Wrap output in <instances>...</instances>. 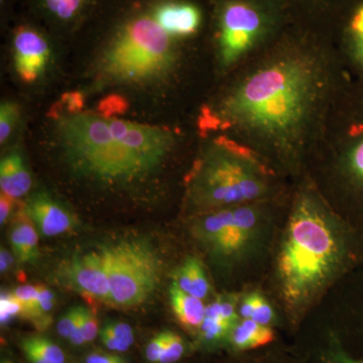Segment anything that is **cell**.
<instances>
[{"mask_svg": "<svg viewBox=\"0 0 363 363\" xmlns=\"http://www.w3.org/2000/svg\"><path fill=\"white\" fill-rule=\"evenodd\" d=\"M85 363H128L123 357L104 351H92L85 358Z\"/></svg>", "mask_w": 363, "mask_h": 363, "instance_id": "obj_37", "label": "cell"}, {"mask_svg": "<svg viewBox=\"0 0 363 363\" xmlns=\"http://www.w3.org/2000/svg\"><path fill=\"white\" fill-rule=\"evenodd\" d=\"M240 314L242 319H252L264 326H269L274 317L272 306L259 293L250 294L243 298L240 306Z\"/></svg>", "mask_w": 363, "mask_h": 363, "instance_id": "obj_21", "label": "cell"}, {"mask_svg": "<svg viewBox=\"0 0 363 363\" xmlns=\"http://www.w3.org/2000/svg\"><path fill=\"white\" fill-rule=\"evenodd\" d=\"M21 345L30 363H65L62 348L44 336H28Z\"/></svg>", "mask_w": 363, "mask_h": 363, "instance_id": "obj_20", "label": "cell"}, {"mask_svg": "<svg viewBox=\"0 0 363 363\" xmlns=\"http://www.w3.org/2000/svg\"><path fill=\"white\" fill-rule=\"evenodd\" d=\"M235 298H220L206 307V316L220 319L234 327L238 323V314L235 310Z\"/></svg>", "mask_w": 363, "mask_h": 363, "instance_id": "obj_24", "label": "cell"}, {"mask_svg": "<svg viewBox=\"0 0 363 363\" xmlns=\"http://www.w3.org/2000/svg\"><path fill=\"white\" fill-rule=\"evenodd\" d=\"M39 306L40 313V331L45 330L52 323L51 311L55 307V295L47 286L39 285Z\"/></svg>", "mask_w": 363, "mask_h": 363, "instance_id": "obj_28", "label": "cell"}, {"mask_svg": "<svg viewBox=\"0 0 363 363\" xmlns=\"http://www.w3.org/2000/svg\"><path fill=\"white\" fill-rule=\"evenodd\" d=\"M100 337H101L102 343L108 348L109 350L117 351V352H125L130 350V345L123 342L121 339L117 338L111 330L104 326L100 331Z\"/></svg>", "mask_w": 363, "mask_h": 363, "instance_id": "obj_36", "label": "cell"}, {"mask_svg": "<svg viewBox=\"0 0 363 363\" xmlns=\"http://www.w3.org/2000/svg\"><path fill=\"white\" fill-rule=\"evenodd\" d=\"M35 226L25 207L14 217L9 238L14 257L21 264L33 262L39 257V235Z\"/></svg>", "mask_w": 363, "mask_h": 363, "instance_id": "obj_15", "label": "cell"}, {"mask_svg": "<svg viewBox=\"0 0 363 363\" xmlns=\"http://www.w3.org/2000/svg\"><path fill=\"white\" fill-rule=\"evenodd\" d=\"M0 363H14L13 360L9 359V358H4Z\"/></svg>", "mask_w": 363, "mask_h": 363, "instance_id": "obj_41", "label": "cell"}, {"mask_svg": "<svg viewBox=\"0 0 363 363\" xmlns=\"http://www.w3.org/2000/svg\"><path fill=\"white\" fill-rule=\"evenodd\" d=\"M71 285L92 300L111 305V290L100 252H90L72 259L68 269Z\"/></svg>", "mask_w": 363, "mask_h": 363, "instance_id": "obj_10", "label": "cell"}, {"mask_svg": "<svg viewBox=\"0 0 363 363\" xmlns=\"http://www.w3.org/2000/svg\"><path fill=\"white\" fill-rule=\"evenodd\" d=\"M108 330H111L117 338L128 343V345H133L135 343V335H133V328L130 325L123 323V322H108L104 325Z\"/></svg>", "mask_w": 363, "mask_h": 363, "instance_id": "obj_35", "label": "cell"}, {"mask_svg": "<svg viewBox=\"0 0 363 363\" xmlns=\"http://www.w3.org/2000/svg\"><path fill=\"white\" fill-rule=\"evenodd\" d=\"M25 209L40 233L47 238L65 233L75 225L70 212L45 193L33 196Z\"/></svg>", "mask_w": 363, "mask_h": 363, "instance_id": "obj_13", "label": "cell"}, {"mask_svg": "<svg viewBox=\"0 0 363 363\" xmlns=\"http://www.w3.org/2000/svg\"><path fill=\"white\" fill-rule=\"evenodd\" d=\"M185 351L183 339L180 335L169 332L168 341L164 345L159 363H175L183 357Z\"/></svg>", "mask_w": 363, "mask_h": 363, "instance_id": "obj_29", "label": "cell"}, {"mask_svg": "<svg viewBox=\"0 0 363 363\" xmlns=\"http://www.w3.org/2000/svg\"><path fill=\"white\" fill-rule=\"evenodd\" d=\"M231 329L233 327L222 320L208 316H205L204 321L200 327L202 337L208 342H213L225 337L227 334L230 333Z\"/></svg>", "mask_w": 363, "mask_h": 363, "instance_id": "obj_26", "label": "cell"}, {"mask_svg": "<svg viewBox=\"0 0 363 363\" xmlns=\"http://www.w3.org/2000/svg\"><path fill=\"white\" fill-rule=\"evenodd\" d=\"M230 341L234 348L240 350H253L271 343L274 331L269 326L257 323L252 319H242L231 329Z\"/></svg>", "mask_w": 363, "mask_h": 363, "instance_id": "obj_18", "label": "cell"}, {"mask_svg": "<svg viewBox=\"0 0 363 363\" xmlns=\"http://www.w3.org/2000/svg\"><path fill=\"white\" fill-rule=\"evenodd\" d=\"M274 169L250 147L215 136L191 172L189 201L201 211L266 202L274 190Z\"/></svg>", "mask_w": 363, "mask_h": 363, "instance_id": "obj_3", "label": "cell"}, {"mask_svg": "<svg viewBox=\"0 0 363 363\" xmlns=\"http://www.w3.org/2000/svg\"><path fill=\"white\" fill-rule=\"evenodd\" d=\"M266 202L208 212L198 223V238L216 255L240 259L259 240Z\"/></svg>", "mask_w": 363, "mask_h": 363, "instance_id": "obj_9", "label": "cell"}, {"mask_svg": "<svg viewBox=\"0 0 363 363\" xmlns=\"http://www.w3.org/2000/svg\"><path fill=\"white\" fill-rule=\"evenodd\" d=\"M79 313H80V307L72 308L60 319L58 324H57V331H58L60 336L63 338H70L72 332H73L76 323H77Z\"/></svg>", "mask_w": 363, "mask_h": 363, "instance_id": "obj_34", "label": "cell"}, {"mask_svg": "<svg viewBox=\"0 0 363 363\" xmlns=\"http://www.w3.org/2000/svg\"><path fill=\"white\" fill-rule=\"evenodd\" d=\"M14 66L21 80L33 83L42 75L50 58L47 40L30 28L21 26L14 33Z\"/></svg>", "mask_w": 363, "mask_h": 363, "instance_id": "obj_11", "label": "cell"}, {"mask_svg": "<svg viewBox=\"0 0 363 363\" xmlns=\"http://www.w3.org/2000/svg\"><path fill=\"white\" fill-rule=\"evenodd\" d=\"M128 102L119 94H111L104 98L97 106L98 113L104 118H113L128 111Z\"/></svg>", "mask_w": 363, "mask_h": 363, "instance_id": "obj_27", "label": "cell"}, {"mask_svg": "<svg viewBox=\"0 0 363 363\" xmlns=\"http://www.w3.org/2000/svg\"><path fill=\"white\" fill-rule=\"evenodd\" d=\"M320 142H329L334 169L348 192L363 199V79L344 86Z\"/></svg>", "mask_w": 363, "mask_h": 363, "instance_id": "obj_6", "label": "cell"}, {"mask_svg": "<svg viewBox=\"0 0 363 363\" xmlns=\"http://www.w3.org/2000/svg\"><path fill=\"white\" fill-rule=\"evenodd\" d=\"M1 192L13 199L26 195L32 188V178L18 154H11L0 162Z\"/></svg>", "mask_w": 363, "mask_h": 363, "instance_id": "obj_16", "label": "cell"}, {"mask_svg": "<svg viewBox=\"0 0 363 363\" xmlns=\"http://www.w3.org/2000/svg\"><path fill=\"white\" fill-rule=\"evenodd\" d=\"M21 307V317L30 320L35 328H40V313L39 306V286H21L13 292Z\"/></svg>", "mask_w": 363, "mask_h": 363, "instance_id": "obj_22", "label": "cell"}, {"mask_svg": "<svg viewBox=\"0 0 363 363\" xmlns=\"http://www.w3.org/2000/svg\"><path fill=\"white\" fill-rule=\"evenodd\" d=\"M85 105V96L79 91L64 93L56 104H52L49 111V116L60 121L66 117L77 116L82 113Z\"/></svg>", "mask_w": 363, "mask_h": 363, "instance_id": "obj_23", "label": "cell"}, {"mask_svg": "<svg viewBox=\"0 0 363 363\" xmlns=\"http://www.w3.org/2000/svg\"><path fill=\"white\" fill-rule=\"evenodd\" d=\"M20 117V107L13 102H4L0 108V143H4L11 135Z\"/></svg>", "mask_w": 363, "mask_h": 363, "instance_id": "obj_25", "label": "cell"}, {"mask_svg": "<svg viewBox=\"0 0 363 363\" xmlns=\"http://www.w3.org/2000/svg\"><path fill=\"white\" fill-rule=\"evenodd\" d=\"M21 316V307L13 294H4L0 300V318L1 323L6 324L11 321L13 317Z\"/></svg>", "mask_w": 363, "mask_h": 363, "instance_id": "obj_31", "label": "cell"}, {"mask_svg": "<svg viewBox=\"0 0 363 363\" xmlns=\"http://www.w3.org/2000/svg\"><path fill=\"white\" fill-rule=\"evenodd\" d=\"M169 332L164 331L155 336L150 343L147 344V350H145V355L147 360L152 363H159L160 357H161L162 350L169 336Z\"/></svg>", "mask_w": 363, "mask_h": 363, "instance_id": "obj_33", "label": "cell"}, {"mask_svg": "<svg viewBox=\"0 0 363 363\" xmlns=\"http://www.w3.org/2000/svg\"><path fill=\"white\" fill-rule=\"evenodd\" d=\"M174 281L184 292L201 300L209 294L210 286L206 274L201 262L195 257H189L185 260Z\"/></svg>", "mask_w": 363, "mask_h": 363, "instance_id": "obj_19", "label": "cell"}, {"mask_svg": "<svg viewBox=\"0 0 363 363\" xmlns=\"http://www.w3.org/2000/svg\"><path fill=\"white\" fill-rule=\"evenodd\" d=\"M111 290V306L133 307L143 304L156 290L161 264L147 243L125 240L100 250Z\"/></svg>", "mask_w": 363, "mask_h": 363, "instance_id": "obj_8", "label": "cell"}, {"mask_svg": "<svg viewBox=\"0 0 363 363\" xmlns=\"http://www.w3.org/2000/svg\"><path fill=\"white\" fill-rule=\"evenodd\" d=\"M62 145L79 171L107 182H130L152 171L126 140L116 118L79 113L59 121Z\"/></svg>", "mask_w": 363, "mask_h": 363, "instance_id": "obj_4", "label": "cell"}, {"mask_svg": "<svg viewBox=\"0 0 363 363\" xmlns=\"http://www.w3.org/2000/svg\"><path fill=\"white\" fill-rule=\"evenodd\" d=\"M169 298L174 314L179 322L186 328L200 329L206 316V307L201 298L184 292L175 281L169 290Z\"/></svg>", "mask_w": 363, "mask_h": 363, "instance_id": "obj_17", "label": "cell"}, {"mask_svg": "<svg viewBox=\"0 0 363 363\" xmlns=\"http://www.w3.org/2000/svg\"><path fill=\"white\" fill-rule=\"evenodd\" d=\"M177 60L171 35L154 18L140 16L117 33L104 52L101 71L116 82H147L166 76Z\"/></svg>", "mask_w": 363, "mask_h": 363, "instance_id": "obj_5", "label": "cell"}, {"mask_svg": "<svg viewBox=\"0 0 363 363\" xmlns=\"http://www.w3.org/2000/svg\"><path fill=\"white\" fill-rule=\"evenodd\" d=\"M13 257H11V253L7 252L6 250L1 248V252H0V272H1V274L9 271V269L11 267V264H13Z\"/></svg>", "mask_w": 363, "mask_h": 363, "instance_id": "obj_40", "label": "cell"}, {"mask_svg": "<svg viewBox=\"0 0 363 363\" xmlns=\"http://www.w3.org/2000/svg\"><path fill=\"white\" fill-rule=\"evenodd\" d=\"M45 6L55 16L69 20L80 9L81 0H45Z\"/></svg>", "mask_w": 363, "mask_h": 363, "instance_id": "obj_30", "label": "cell"}, {"mask_svg": "<svg viewBox=\"0 0 363 363\" xmlns=\"http://www.w3.org/2000/svg\"><path fill=\"white\" fill-rule=\"evenodd\" d=\"M329 363H363L362 357H354L342 350H334L329 357Z\"/></svg>", "mask_w": 363, "mask_h": 363, "instance_id": "obj_39", "label": "cell"}, {"mask_svg": "<svg viewBox=\"0 0 363 363\" xmlns=\"http://www.w3.org/2000/svg\"><path fill=\"white\" fill-rule=\"evenodd\" d=\"M350 80L339 56L319 45L279 40L245 64L216 104L202 107L200 135L222 133L272 169H296L319 143Z\"/></svg>", "mask_w": 363, "mask_h": 363, "instance_id": "obj_1", "label": "cell"}, {"mask_svg": "<svg viewBox=\"0 0 363 363\" xmlns=\"http://www.w3.org/2000/svg\"><path fill=\"white\" fill-rule=\"evenodd\" d=\"M339 58L350 78L363 79V0H350Z\"/></svg>", "mask_w": 363, "mask_h": 363, "instance_id": "obj_12", "label": "cell"}, {"mask_svg": "<svg viewBox=\"0 0 363 363\" xmlns=\"http://www.w3.org/2000/svg\"><path fill=\"white\" fill-rule=\"evenodd\" d=\"M274 16L259 0H226L219 13L216 38L217 61L226 73L247 64L274 30Z\"/></svg>", "mask_w": 363, "mask_h": 363, "instance_id": "obj_7", "label": "cell"}, {"mask_svg": "<svg viewBox=\"0 0 363 363\" xmlns=\"http://www.w3.org/2000/svg\"><path fill=\"white\" fill-rule=\"evenodd\" d=\"M342 223L312 183L296 193L277 262L279 294L293 314L304 312L333 283L347 259Z\"/></svg>", "mask_w": 363, "mask_h": 363, "instance_id": "obj_2", "label": "cell"}, {"mask_svg": "<svg viewBox=\"0 0 363 363\" xmlns=\"http://www.w3.org/2000/svg\"><path fill=\"white\" fill-rule=\"evenodd\" d=\"M13 208V198L1 192L0 195V224L4 225Z\"/></svg>", "mask_w": 363, "mask_h": 363, "instance_id": "obj_38", "label": "cell"}, {"mask_svg": "<svg viewBox=\"0 0 363 363\" xmlns=\"http://www.w3.org/2000/svg\"><path fill=\"white\" fill-rule=\"evenodd\" d=\"M155 21L173 37H189L197 32L201 13L197 6L186 2H167L155 11Z\"/></svg>", "mask_w": 363, "mask_h": 363, "instance_id": "obj_14", "label": "cell"}, {"mask_svg": "<svg viewBox=\"0 0 363 363\" xmlns=\"http://www.w3.org/2000/svg\"><path fill=\"white\" fill-rule=\"evenodd\" d=\"M80 316L86 343L92 342L97 337L98 333H99L96 315L91 311V310L81 307Z\"/></svg>", "mask_w": 363, "mask_h": 363, "instance_id": "obj_32", "label": "cell"}]
</instances>
